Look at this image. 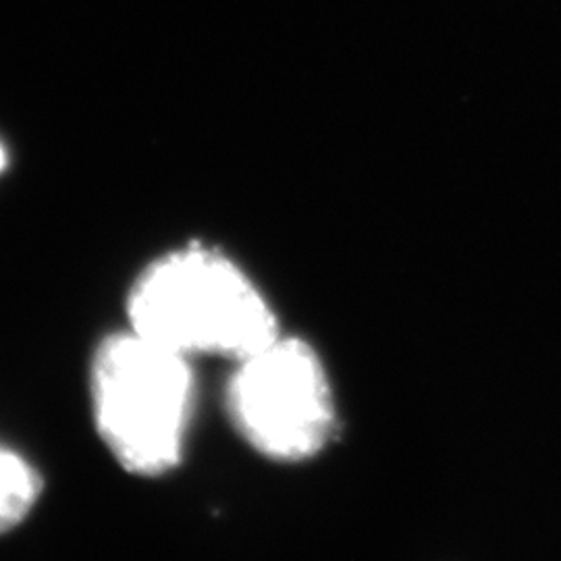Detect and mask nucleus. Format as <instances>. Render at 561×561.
Returning a JSON list of instances; mask_svg holds the SVG:
<instances>
[{"label": "nucleus", "mask_w": 561, "mask_h": 561, "mask_svg": "<svg viewBox=\"0 0 561 561\" xmlns=\"http://www.w3.org/2000/svg\"><path fill=\"white\" fill-rule=\"evenodd\" d=\"M90 401L102 445L125 472L161 479L180 468L196 410L192 360L127 327L96 345Z\"/></svg>", "instance_id": "f03ea898"}, {"label": "nucleus", "mask_w": 561, "mask_h": 561, "mask_svg": "<svg viewBox=\"0 0 561 561\" xmlns=\"http://www.w3.org/2000/svg\"><path fill=\"white\" fill-rule=\"evenodd\" d=\"M7 162H9V159H7V150H4V146L0 144V173L7 169Z\"/></svg>", "instance_id": "39448f33"}, {"label": "nucleus", "mask_w": 561, "mask_h": 561, "mask_svg": "<svg viewBox=\"0 0 561 561\" xmlns=\"http://www.w3.org/2000/svg\"><path fill=\"white\" fill-rule=\"evenodd\" d=\"M225 405L241 439L277 463L317 458L337 428L321 356L308 341L283 333L233 362Z\"/></svg>", "instance_id": "7ed1b4c3"}, {"label": "nucleus", "mask_w": 561, "mask_h": 561, "mask_svg": "<svg viewBox=\"0 0 561 561\" xmlns=\"http://www.w3.org/2000/svg\"><path fill=\"white\" fill-rule=\"evenodd\" d=\"M44 493L41 470L9 447H0V537L32 516Z\"/></svg>", "instance_id": "20e7f679"}, {"label": "nucleus", "mask_w": 561, "mask_h": 561, "mask_svg": "<svg viewBox=\"0 0 561 561\" xmlns=\"http://www.w3.org/2000/svg\"><path fill=\"white\" fill-rule=\"evenodd\" d=\"M127 322L141 337L192 360L238 362L280 335L261 287L217 250L187 245L144 266L127 294Z\"/></svg>", "instance_id": "f257e3e1"}]
</instances>
